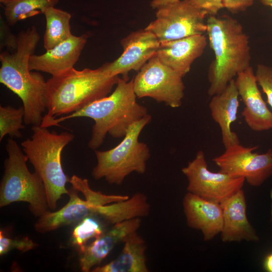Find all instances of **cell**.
<instances>
[{
    "instance_id": "cell-1",
    "label": "cell",
    "mask_w": 272,
    "mask_h": 272,
    "mask_svg": "<svg viewBox=\"0 0 272 272\" xmlns=\"http://www.w3.org/2000/svg\"><path fill=\"white\" fill-rule=\"evenodd\" d=\"M137 98L133 79L128 81L119 78L110 95L66 116L53 119L47 128L58 126L60 122L73 118H90L94 124L88 145L95 150L103 143L107 133L114 138H123L132 123L149 114L146 107L139 104Z\"/></svg>"
},
{
    "instance_id": "cell-2",
    "label": "cell",
    "mask_w": 272,
    "mask_h": 272,
    "mask_svg": "<svg viewBox=\"0 0 272 272\" xmlns=\"http://www.w3.org/2000/svg\"><path fill=\"white\" fill-rule=\"evenodd\" d=\"M17 48L0 54V82L21 99L27 124L40 122L46 109L44 95L46 81L38 72L29 69L30 56L40 39L35 26L21 31L17 35Z\"/></svg>"
},
{
    "instance_id": "cell-3",
    "label": "cell",
    "mask_w": 272,
    "mask_h": 272,
    "mask_svg": "<svg viewBox=\"0 0 272 272\" xmlns=\"http://www.w3.org/2000/svg\"><path fill=\"white\" fill-rule=\"evenodd\" d=\"M118 79V76L108 75L101 67L82 70L73 67L52 76L46 81L44 98L47 112L40 126L47 127L57 116L71 114L108 96Z\"/></svg>"
},
{
    "instance_id": "cell-4",
    "label": "cell",
    "mask_w": 272,
    "mask_h": 272,
    "mask_svg": "<svg viewBox=\"0 0 272 272\" xmlns=\"http://www.w3.org/2000/svg\"><path fill=\"white\" fill-rule=\"evenodd\" d=\"M207 25L210 46L215 54L208 71V93L213 96L250 66V47L242 25L232 17L210 16Z\"/></svg>"
},
{
    "instance_id": "cell-5",
    "label": "cell",
    "mask_w": 272,
    "mask_h": 272,
    "mask_svg": "<svg viewBox=\"0 0 272 272\" xmlns=\"http://www.w3.org/2000/svg\"><path fill=\"white\" fill-rule=\"evenodd\" d=\"M32 135L22 142L21 146L35 172L41 178L45 189L49 208L55 210L57 201L69 194L65 185L70 178L62 169L61 156L63 149L75 135L64 131H50L47 127L33 125Z\"/></svg>"
},
{
    "instance_id": "cell-6",
    "label": "cell",
    "mask_w": 272,
    "mask_h": 272,
    "mask_svg": "<svg viewBox=\"0 0 272 272\" xmlns=\"http://www.w3.org/2000/svg\"><path fill=\"white\" fill-rule=\"evenodd\" d=\"M6 149L8 157L0 186V207L15 202H27L33 215L40 217L48 210L45 189L40 177L29 171L28 157L17 142L10 138Z\"/></svg>"
},
{
    "instance_id": "cell-7",
    "label": "cell",
    "mask_w": 272,
    "mask_h": 272,
    "mask_svg": "<svg viewBox=\"0 0 272 272\" xmlns=\"http://www.w3.org/2000/svg\"><path fill=\"white\" fill-rule=\"evenodd\" d=\"M151 118L148 114L132 123L122 141L115 147L103 151L95 150L97 163L92 172L94 179L104 178L109 184L120 185L133 172L145 173L150 149L146 144L139 141V138Z\"/></svg>"
},
{
    "instance_id": "cell-8",
    "label": "cell",
    "mask_w": 272,
    "mask_h": 272,
    "mask_svg": "<svg viewBox=\"0 0 272 272\" xmlns=\"http://www.w3.org/2000/svg\"><path fill=\"white\" fill-rule=\"evenodd\" d=\"M182 78L163 64L155 54L133 79L134 92L138 98L150 97L170 107L178 108L184 95Z\"/></svg>"
},
{
    "instance_id": "cell-9",
    "label": "cell",
    "mask_w": 272,
    "mask_h": 272,
    "mask_svg": "<svg viewBox=\"0 0 272 272\" xmlns=\"http://www.w3.org/2000/svg\"><path fill=\"white\" fill-rule=\"evenodd\" d=\"M157 10L156 19L145 29L152 32L160 43L207 32L205 18L207 13L194 7L188 0L179 1Z\"/></svg>"
},
{
    "instance_id": "cell-10",
    "label": "cell",
    "mask_w": 272,
    "mask_h": 272,
    "mask_svg": "<svg viewBox=\"0 0 272 272\" xmlns=\"http://www.w3.org/2000/svg\"><path fill=\"white\" fill-rule=\"evenodd\" d=\"M181 171L187 179L188 192L220 203L242 189L245 181L243 177L210 171L202 150Z\"/></svg>"
},
{
    "instance_id": "cell-11",
    "label": "cell",
    "mask_w": 272,
    "mask_h": 272,
    "mask_svg": "<svg viewBox=\"0 0 272 272\" xmlns=\"http://www.w3.org/2000/svg\"><path fill=\"white\" fill-rule=\"evenodd\" d=\"M257 148L244 147L240 143L233 145L213 161L220 171L243 177L249 185L259 186L272 175V149L258 154L253 152Z\"/></svg>"
},
{
    "instance_id": "cell-12",
    "label": "cell",
    "mask_w": 272,
    "mask_h": 272,
    "mask_svg": "<svg viewBox=\"0 0 272 272\" xmlns=\"http://www.w3.org/2000/svg\"><path fill=\"white\" fill-rule=\"evenodd\" d=\"M160 43L157 37L148 30L132 32L120 41L123 48L121 55L100 67L108 75H121L123 79L128 81L129 72L131 70L139 72L156 54Z\"/></svg>"
},
{
    "instance_id": "cell-13",
    "label": "cell",
    "mask_w": 272,
    "mask_h": 272,
    "mask_svg": "<svg viewBox=\"0 0 272 272\" xmlns=\"http://www.w3.org/2000/svg\"><path fill=\"white\" fill-rule=\"evenodd\" d=\"M235 82L244 105L241 114L247 125L256 131L272 129V112L262 97L252 67L239 73Z\"/></svg>"
},
{
    "instance_id": "cell-14",
    "label": "cell",
    "mask_w": 272,
    "mask_h": 272,
    "mask_svg": "<svg viewBox=\"0 0 272 272\" xmlns=\"http://www.w3.org/2000/svg\"><path fill=\"white\" fill-rule=\"evenodd\" d=\"M88 38L86 34L79 36L73 35L43 54H32L29 62L30 70L47 73L52 76L68 71L79 60Z\"/></svg>"
},
{
    "instance_id": "cell-15",
    "label": "cell",
    "mask_w": 272,
    "mask_h": 272,
    "mask_svg": "<svg viewBox=\"0 0 272 272\" xmlns=\"http://www.w3.org/2000/svg\"><path fill=\"white\" fill-rule=\"evenodd\" d=\"M182 203L187 226L200 230L205 241L212 240L221 233L223 215L220 203L188 192L183 197Z\"/></svg>"
},
{
    "instance_id": "cell-16",
    "label": "cell",
    "mask_w": 272,
    "mask_h": 272,
    "mask_svg": "<svg viewBox=\"0 0 272 272\" xmlns=\"http://www.w3.org/2000/svg\"><path fill=\"white\" fill-rule=\"evenodd\" d=\"M207 45L203 34L161 42L156 53L158 59L181 77L190 71L193 61L203 53Z\"/></svg>"
},
{
    "instance_id": "cell-17",
    "label": "cell",
    "mask_w": 272,
    "mask_h": 272,
    "mask_svg": "<svg viewBox=\"0 0 272 272\" xmlns=\"http://www.w3.org/2000/svg\"><path fill=\"white\" fill-rule=\"evenodd\" d=\"M220 204L223 215L220 233L223 242L258 241L259 237L247 219L246 198L242 189Z\"/></svg>"
},
{
    "instance_id": "cell-18",
    "label": "cell",
    "mask_w": 272,
    "mask_h": 272,
    "mask_svg": "<svg viewBox=\"0 0 272 272\" xmlns=\"http://www.w3.org/2000/svg\"><path fill=\"white\" fill-rule=\"evenodd\" d=\"M141 223V218H135L115 224L92 243L87 245L80 252L81 270L88 272L93 267L99 264L119 242H122L129 234L137 231Z\"/></svg>"
},
{
    "instance_id": "cell-19",
    "label": "cell",
    "mask_w": 272,
    "mask_h": 272,
    "mask_svg": "<svg viewBox=\"0 0 272 272\" xmlns=\"http://www.w3.org/2000/svg\"><path fill=\"white\" fill-rule=\"evenodd\" d=\"M70 199L61 209L54 212L50 211L39 217L35 224L36 230L44 233L60 227L79 223L85 218L95 217L98 203L90 199L83 200L78 195V190L73 186L69 190Z\"/></svg>"
},
{
    "instance_id": "cell-20",
    "label": "cell",
    "mask_w": 272,
    "mask_h": 272,
    "mask_svg": "<svg viewBox=\"0 0 272 272\" xmlns=\"http://www.w3.org/2000/svg\"><path fill=\"white\" fill-rule=\"evenodd\" d=\"M239 96L235 80L233 79L223 91L213 96L209 103L211 116L220 128L225 149L240 144L237 134L231 129V124L237 118Z\"/></svg>"
},
{
    "instance_id": "cell-21",
    "label": "cell",
    "mask_w": 272,
    "mask_h": 272,
    "mask_svg": "<svg viewBox=\"0 0 272 272\" xmlns=\"http://www.w3.org/2000/svg\"><path fill=\"white\" fill-rule=\"evenodd\" d=\"M123 247L114 260L93 268V272H148L144 239L137 231L127 235L122 241Z\"/></svg>"
},
{
    "instance_id": "cell-22",
    "label": "cell",
    "mask_w": 272,
    "mask_h": 272,
    "mask_svg": "<svg viewBox=\"0 0 272 272\" xmlns=\"http://www.w3.org/2000/svg\"><path fill=\"white\" fill-rule=\"evenodd\" d=\"M44 15L46 19V29L43 46L47 51L73 35L70 25L72 15L70 13L54 7L46 10Z\"/></svg>"
},
{
    "instance_id": "cell-23",
    "label": "cell",
    "mask_w": 272,
    "mask_h": 272,
    "mask_svg": "<svg viewBox=\"0 0 272 272\" xmlns=\"http://www.w3.org/2000/svg\"><path fill=\"white\" fill-rule=\"evenodd\" d=\"M59 0H10L4 5L6 21L12 26L18 21L38 14H44Z\"/></svg>"
},
{
    "instance_id": "cell-24",
    "label": "cell",
    "mask_w": 272,
    "mask_h": 272,
    "mask_svg": "<svg viewBox=\"0 0 272 272\" xmlns=\"http://www.w3.org/2000/svg\"><path fill=\"white\" fill-rule=\"evenodd\" d=\"M23 106H0V141L8 134L11 138L22 137L21 130L25 128Z\"/></svg>"
},
{
    "instance_id": "cell-25",
    "label": "cell",
    "mask_w": 272,
    "mask_h": 272,
    "mask_svg": "<svg viewBox=\"0 0 272 272\" xmlns=\"http://www.w3.org/2000/svg\"><path fill=\"white\" fill-rule=\"evenodd\" d=\"M104 232L103 226L95 217H88L78 223L74 228L72 242L81 252L84 250L90 239L97 238Z\"/></svg>"
},
{
    "instance_id": "cell-26",
    "label": "cell",
    "mask_w": 272,
    "mask_h": 272,
    "mask_svg": "<svg viewBox=\"0 0 272 272\" xmlns=\"http://www.w3.org/2000/svg\"><path fill=\"white\" fill-rule=\"evenodd\" d=\"M70 182L74 188L84 194L86 199H89L100 205L118 202L129 198L127 195H106L100 191H94L90 188L88 179L82 178L76 175L71 177Z\"/></svg>"
},
{
    "instance_id": "cell-27",
    "label": "cell",
    "mask_w": 272,
    "mask_h": 272,
    "mask_svg": "<svg viewBox=\"0 0 272 272\" xmlns=\"http://www.w3.org/2000/svg\"><path fill=\"white\" fill-rule=\"evenodd\" d=\"M37 245L28 237L11 239L5 236L2 230L0 231L1 256L15 249L22 252H26L33 249Z\"/></svg>"
},
{
    "instance_id": "cell-28",
    "label": "cell",
    "mask_w": 272,
    "mask_h": 272,
    "mask_svg": "<svg viewBox=\"0 0 272 272\" xmlns=\"http://www.w3.org/2000/svg\"><path fill=\"white\" fill-rule=\"evenodd\" d=\"M258 84L267 98V102L272 108V67L258 64L255 72Z\"/></svg>"
},
{
    "instance_id": "cell-29",
    "label": "cell",
    "mask_w": 272,
    "mask_h": 272,
    "mask_svg": "<svg viewBox=\"0 0 272 272\" xmlns=\"http://www.w3.org/2000/svg\"><path fill=\"white\" fill-rule=\"evenodd\" d=\"M0 20L1 50L4 47H6L7 50L14 51L17 48V36L12 32L10 25L1 16Z\"/></svg>"
},
{
    "instance_id": "cell-30",
    "label": "cell",
    "mask_w": 272,
    "mask_h": 272,
    "mask_svg": "<svg viewBox=\"0 0 272 272\" xmlns=\"http://www.w3.org/2000/svg\"><path fill=\"white\" fill-rule=\"evenodd\" d=\"M194 7L206 11L208 15L216 16L224 8L223 0H188Z\"/></svg>"
},
{
    "instance_id": "cell-31",
    "label": "cell",
    "mask_w": 272,
    "mask_h": 272,
    "mask_svg": "<svg viewBox=\"0 0 272 272\" xmlns=\"http://www.w3.org/2000/svg\"><path fill=\"white\" fill-rule=\"evenodd\" d=\"M254 0H223L224 8L232 13L245 11L254 3Z\"/></svg>"
},
{
    "instance_id": "cell-32",
    "label": "cell",
    "mask_w": 272,
    "mask_h": 272,
    "mask_svg": "<svg viewBox=\"0 0 272 272\" xmlns=\"http://www.w3.org/2000/svg\"><path fill=\"white\" fill-rule=\"evenodd\" d=\"M180 0H152L150 6L153 9H158L161 7L178 2Z\"/></svg>"
},
{
    "instance_id": "cell-33",
    "label": "cell",
    "mask_w": 272,
    "mask_h": 272,
    "mask_svg": "<svg viewBox=\"0 0 272 272\" xmlns=\"http://www.w3.org/2000/svg\"><path fill=\"white\" fill-rule=\"evenodd\" d=\"M263 266L268 272H272V252L267 255L264 260Z\"/></svg>"
},
{
    "instance_id": "cell-34",
    "label": "cell",
    "mask_w": 272,
    "mask_h": 272,
    "mask_svg": "<svg viewBox=\"0 0 272 272\" xmlns=\"http://www.w3.org/2000/svg\"><path fill=\"white\" fill-rule=\"evenodd\" d=\"M260 1L264 6L270 7L272 8V0H260Z\"/></svg>"
},
{
    "instance_id": "cell-35",
    "label": "cell",
    "mask_w": 272,
    "mask_h": 272,
    "mask_svg": "<svg viewBox=\"0 0 272 272\" xmlns=\"http://www.w3.org/2000/svg\"><path fill=\"white\" fill-rule=\"evenodd\" d=\"M9 1L10 0H0V3L3 5H4L5 4H6V3H7L8 2H9Z\"/></svg>"
}]
</instances>
